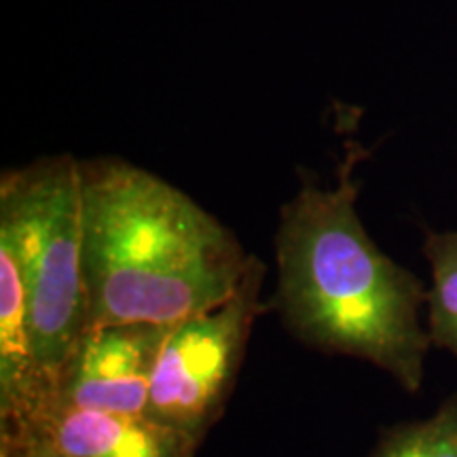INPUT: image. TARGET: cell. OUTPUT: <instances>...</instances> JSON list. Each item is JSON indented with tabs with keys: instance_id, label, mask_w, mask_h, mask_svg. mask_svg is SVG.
I'll return each mask as SVG.
<instances>
[{
	"instance_id": "obj_1",
	"label": "cell",
	"mask_w": 457,
	"mask_h": 457,
	"mask_svg": "<svg viewBox=\"0 0 457 457\" xmlns=\"http://www.w3.org/2000/svg\"><path fill=\"white\" fill-rule=\"evenodd\" d=\"M364 157L367 151L350 142L333 188L305 176L282 205L271 305L307 347L364 360L417 394L432 347L428 286L387 256L360 220L356 163Z\"/></svg>"
},
{
	"instance_id": "obj_2",
	"label": "cell",
	"mask_w": 457,
	"mask_h": 457,
	"mask_svg": "<svg viewBox=\"0 0 457 457\" xmlns=\"http://www.w3.org/2000/svg\"><path fill=\"white\" fill-rule=\"evenodd\" d=\"M81 225L89 328L174 327L236 293L253 256L195 199L119 157L81 162Z\"/></svg>"
},
{
	"instance_id": "obj_3",
	"label": "cell",
	"mask_w": 457,
	"mask_h": 457,
	"mask_svg": "<svg viewBox=\"0 0 457 457\" xmlns=\"http://www.w3.org/2000/svg\"><path fill=\"white\" fill-rule=\"evenodd\" d=\"M0 227L9 228L24 262L34 352L55 396L57 381L89 328L81 162L55 155L4 170Z\"/></svg>"
},
{
	"instance_id": "obj_4",
	"label": "cell",
	"mask_w": 457,
	"mask_h": 457,
	"mask_svg": "<svg viewBox=\"0 0 457 457\" xmlns=\"http://www.w3.org/2000/svg\"><path fill=\"white\" fill-rule=\"evenodd\" d=\"M267 267L250 256L242 284L228 299L174 324L159 352L146 417L202 445L225 413L261 313Z\"/></svg>"
},
{
	"instance_id": "obj_5",
	"label": "cell",
	"mask_w": 457,
	"mask_h": 457,
	"mask_svg": "<svg viewBox=\"0 0 457 457\" xmlns=\"http://www.w3.org/2000/svg\"><path fill=\"white\" fill-rule=\"evenodd\" d=\"M171 327H94L68 360L54 400L117 415H146L155 364Z\"/></svg>"
},
{
	"instance_id": "obj_6",
	"label": "cell",
	"mask_w": 457,
	"mask_h": 457,
	"mask_svg": "<svg viewBox=\"0 0 457 457\" xmlns=\"http://www.w3.org/2000/svg\"><path fill=\"white\" fill-rule=\"evenodd\" d=\"M51 400L34 352L24 262L9 228L0 227V441L32 443Z\"/></svg>"
},
{
	"instance_id": "obj_7",
	"label": "cell",
	"mask_w": 457,
	"mask_h": 457,
	"mask_svg": "<svg viewBox=\"0 0 457 457\" xmlns=\"http://www.w3.org/2000/svg\"><path fill=\"white\" fill-rule=\"evenodd\" d=\"M32 443L62 457H195L199 443L146 415L102 413L51 400Z\"/></svg>"
},
{
	"instance_id": "obj_8",
	"label": "cell",
	"mask_w": 457,
	"mask_h": 457,
	"mask_svg": "<svg viewBox=\"0 0 457 457\" xmlns=\"http://www.w3.org/2000/svg\"><path fill=\"white\" fill-rule=\"evenodd\" d=\"M432 282L428 286L426 330L432 347L457 358V228L432 231L428 228L421 245Z\"/></svg>"
},
{
	"instance_id": "obj_9",
	"label": "cell",
	"mask_w": 457,
	"mask_h": 457,
	"mask_svg": "<svg viewBox=\"0 0 457 457\" xmlns=\"http://www.w3.org/2000/svg\"><path fill=\"white\" fill-rule=\"evenodd\" d=\"M367 457H457V392L424 420L381 428Z\"/></svg>"
},
{
	"instance_id": "obj_10",
	"label": "cell",
	"mask_w": 457,
	"mask_h": 457,
	"mask_svg": "<svg viewBox=\"0 0 457 457\" xmlns=\"http://www.w3.org/2000/svg\"><path fill=\"white\" fill-rule=\"evenodd\" d=\"M32 457H62V455H57L55 451H51L49 447H43V445L32 443Z\"/></svg>"
}]
</instances>
